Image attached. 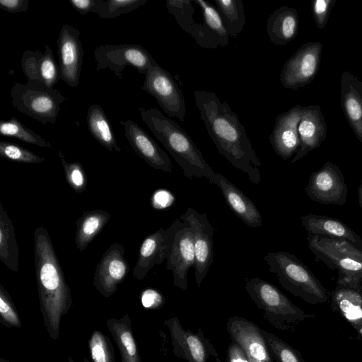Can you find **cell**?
Listing matches in <instances>:
<instances>
[{
	"label": "cell",
	"instance_id": "cell-43",
	"mask_svg": "<svg viewBox=\"0 0 362 362\" xmlns=\"http://www.w3.org/2000/svg\"><path fill=\"white\" fill-rule=\"evenodd\" d=\"M163 295L156 289L146 288L141 293V303L147 309H158L164 303Z\"/></svg>",
	"mask_w": 362,
	"mask_h": 362
},
{
	"label": "cell",
	"instance_id": "cell-16",
	"mask_svg": "<svg viewBox=\"0 0 362 362\" xmlns=\"http://www.w3.org/2000/svg\"><path fill=\"white\" fill-rule=\"evenodd\" d=\"M79 36L78 29L65 23L57 39L61 79L71 87H76L80 81L83 49Z\"/></svg>",
	"mask_w": 362,
	"mask_h": 362
},
{
	"label": "cell",
	"instance_id": "cell-37",
	"mask_svg": "<svg viewBox=\"0 0 362 362\" xmlns=\"http://www.w3.org/2000/svg\"><path fill=\"white\" fill-rule=\"evenodd\" d=\"M0 157L2 158L22 163H40L45 158L17 144L0 141Z\"/></svg>",
	"mask_w": 362,
	"mask_h": 362
},
{
	"label": "cell",
	"instance_id": "cell-6",
	"mask_svg": "<svg viewBox=\"0 0 362 362\" xmlns=\"http://www.w3.org/2000/svg\"><path fill=\"white\" fill-rule=\"evenodd\" d=\"M306 239L316 259L338 272L337 284L362 290V249L329 237L308 235Z\"/></svg>",
	"mask_w": 362,
	"mask_h": 362
},
{
	"label": "cell",
	"instance_id": "cell-28",
	"mask_svg": "<svg viewBox=\"0 0 362 362\" xmlns=\"http://www.w3.org/2000/svg\"><path fill=\"white\" fill-rule=\"evenodd\" d=\"M106 325L119 349L122 362H141L130 316L126 314L121 318L108 319Z\"/></svg>",
	"mask_w": 362,
	"mask_h": 362
},
{
	"label": "cell",
	"instance_id": "cell-39",
	"mask_svg": "<svg viewBox=\"0 0 362 362\" xmlns=\"http://www.w3.org/2000/svg\"><path fill=\"white\" fill-rule=\"evenodd\" d=\"M147 0L105 1L98 16L104 19L115 18L139 8Z\"/></svg>",
	"mask_w": 362,
	"mask_h": 362
},
{
	"label": "cell",
	"instance_id": "cell-41",
	"mask_svg": "<svg viewBox=\"0 0 362 362\" xmlns=\"http://www.w3.org/2000/svg\"><path fill=\"white\" fill-rule=\"evenodd\" d=\"M336 2L337 0H315L313 2L312 13L315 25L319 29L322 30L326 26Z\"/></svg>",
	"mask_w": 362,
	"mask_h": 362
},
{
	"label": "cell",
	"instance_id": "cell-29",
	"mask_svg": "<svg viewBox=\"0 0 362 362\" xmlns=\"http://www.w3.org/2000/svg\"><path fill=\"white\" fill-rule=\"evenodd\" d=\"M110 218L109 213L101 209L88 211L77 219L74 243L76 248L83 251L104 228Z\"/></svg>",
	"mask_w": 362,
	"mask_h": 362
},
{
	"label": "cell",
	"instance_id": "cell-38",
	"mask_svg": "<svg viewBox=\"0 0 362 362\" xmlns=\"http://www.w3.org/2000/svg\"><path fill=\"white\" fill-rule=\"evenodd\" d=\"M59 156L69 185L77 193L85 191L87 187V176L81 163L77 161L66 162L61 151H59Z\"/></svg>",
	"mask_w": 362,
	"mask_h": 362
},
{
	"label": "cell",
	"instance_id": "cell-48",
	"mask_svg": "<svg viewBox=\"0 0 362 362\" xmlns=\"http://www.w3.org/2000/svg\"><path fill=\"white\" fill-rule=\"evenodd\" d=\"M67 362H75L71 356H69L67 359ZM81 362H90L87 358H84L83 361Z\"/></svg>",
	"mask_w": 362,
	"mask_h": 362
},
{
	"label": "cell",
	"instance_id": "cell-1",
	"mask_svg": "<svg viewBox=\"0 0 362 362\" xmlns=\"http://www.w3.org/2000/svg\"><path fill=\"white\" fill-rule=\"evenodd\" d=\"M194 96L200 117L219 153L258 185L262 164L238 115L214 92L197 90Z\"/></svg>",
	"mask_w": 362,
	"mask_h": 362
},
{
	"label": "cell",
	"instance_id": "cell-44",
	"mask_svg": "<svg viewBox=\"0 0 362 362\" xmlns=\"http://www.w3.org/2000/svg\"><path fill=\"white\" fill-rule=\"evenodd\" d=\"M29 3L28 0H0V8L11 13L25 12Z\"/></svg>",
	"mask_w": 362,
	"mask_h": 362
},
{
	"label": "cell",
	"instance_id": "cell-14",
	"mask_svg": "<svg viewBox=\"0 0 362 362\" xmlns=\"http://www.w3.org/2000/svg\"><path fill=\"white\" fill-rule=\"evenodd\" d=\"M184 225L185 222L177 219L169 228H160L143 240L132 272L134 278L142 280L153 266L160 264L168 259L175 234Z\"/></svg>",
	"mask_w": 362,
	"mask_h": 362
},
{
	"label": "cell",
	"instance_id": "cell-4",
	"mask_svg": "<svg viewBox=\"0 0 362 362\" xmlns=\"http://www.w3.org/2000/svg\"><path fill=\"white\" fill-rule=\"evenodd\" d=\"M269 272L275 274L286 291L305 302L316 305L329 300V293L311 269L288 252H269L264 257Z\"/></svg>",
	"mask_w": 362,
	"mask_h": 362
},
{
	"label": "cell",
	"instance_id": "cell-36",
	"mask_svg": "<svg viewBox=\"0 0 362 362\" xmlns=\"http://www.w3.org/2000/svg\"><path fill=\"white\" fill-rule=\"evenodd\" d=\"M92 362H115V351L110 339L99 330H95L88 340Z\"/></svg>",
	"mask_w": 362,
	"mask_h": 362
},
{
	"label": "cell",
	"instance_id": "cell-49",
	"mask_svg": "<svg viewBox=\"0 0 362 362\" xmlns=\"http://www.w3.org/2000/svg\"><path fill=\"white\" fill-rule=\"evenodd\" d=\"M0 362H9L8 361H6V359L3 358H0Z\"/></svg>",
	"mask_w": 362,
	"mask_h": 362
},
{
	"label": "cell",
	"instance_id": "cell-21",
	"mask_svg": "<svg viewBox=\"0 0 362 362\" xmlns=\"http://www.w3.org/2000/svg\"><path fill=\"white\" fill-rule=\"evenodd\" d=\"M327 126L320 107L310 105L302 107L298 124L300 147L291 163H295L309 152L318 148L327 137Z\"/></svg>",
	"mask_w": 362,
	"mask_h": 362
},
{
	"label": "cell",
	"instance_id": "cell-3",
	"mask_svg": "<svg viewBox=\"0 0 362 362\" xmlns=\"http://www.w3.org/2000/svg\"><path fill=\"white\" fill-rule=\"evenodd\" d=\"M139 110L142 121L180 166L186 178L204 177L211 185L215 184L216 173L190 136L177 122L156 107H139Z\"/></svg>",
	"mask_w": 362,
	"mask_h": 362
},
{
	"label": "cell",
	"instance_id": "cell-47",
	"mask_svg": "<svg viewBox=\"0 0 362 362\" xmlns=\"http://www.w3.org/2000/svg\"><path fill=\"white\" fill-rule=\"evenodd\" d=\"M358 197L359 205L362 211V178L361 179L360 185L358 188Z\"/></svg>",
	"mask_w": 362,
	"mask_h": 362
},
{
	"label": "cell",
	"instance_id": "cell-2",
	"mask_svg": "<svg viewBox=\"0 0 362 362\" xmlns=\"http://www.w3.org/2000/svg\"><path fill=\"white\" fill-rule=\"evenodd\" d=\"M34 263L40 310L49 337L56 340L62 319L69 313L73 300L52 240L42 226L34 232Z\"/></svg>",
	"mask_w": 362,
	"mask_h": 362
},
{
	"label": "cell",
	"instance_id": "cell-25",
	"mask_svg": "<svg viewBox=\"0 0 362 362\" xmlns=\"http://www.w3.org/2000/svg\"><path fill=\"white\" fill-rule=\"evenodd\" d=\"M233 213L247 226L258 228L262 225V218L253 202L223 175L216 173L215 184Z\"/></svg>",
	"mask_w": 362,
	"mask_h": 362
},
{
	"label": "cell",
	"instance_id": "cell-8",
	"mask_svg": "<svg viewBox=\"0 0 362 362\" xmlns=\"http://www.w3.org/2000/svg\"><path fill=\"white\" fill-rule=\"evenodd\" d=\"M144 76L141 89L156 100L168 116L184 121L185 101L180 86L171 74L154 60Z\"/></svg>",
	"mask_w": 362,
	"mask_h": 362
},
{
	"label": "cell",
	"instance_id": "cell-11",
	"mask_svg": "<svg viewBox=\"0 0 362 362\" xmlns=\"http://www.w3.org/2000/svg\"><path fill=\"white\" fill-rule=\"evenodd\" d=\"M305 191L310 199L322 204L343 206L346 202L345 178L340 168L331 161L310 175Z\"/></svg>",
	"mask_w": 362,
	"mask_h": 362
},
{
	"label": "cell",
	"instance_id": "cell-46",
	"mask_svg": "<svg viewBox=\"0 0 362 362\" xmlns=\"http://www.w3.org/2000/svg\"><path fill=\"white\" fill-rule=\"evenodd\" d=\"M227 361L228 362H250L242 347L233 341L227 350Z\"/></svg>",
	"mask_w": 362,
	"mask_h": 362
},
{
	"label": "cell",
	"instance_id": "cell-15",
	"mask_svg": "<svg viewBox=\"0 0 362 362\" xmlns=\"http://www.w3.org/2000/svg\"><path fill=\"white\" fill-rule=\"evenodd\" d=\"M124 252L122 245L113 243L105 252L96 266L93 286L104 297L113 295L129 272Z\"/></svg>",
	"mask_w": 362,
	"mask_h": 362
},
{
	"label": "cell",
	"instance_id": "cell-13",
	"mask_svg": "<svg viewBox=\"0 0 362 362\" xmlns=\"http://www.w3.org/2000/svg\"><path fill=\"white\" fill-rule=\"evenodd\" d=\"M179 219L193 230L195 283L197 287H200L213 262L214 228L206 213H199L191 207H188Z\"/></svg>",
	"mask_w": 362,
	"mask_h": 362
},
{
	"label": "cell",
	"instance_id": "cell-34",
	"mask_svg": "<svg viewBox=\"0 0 362 362\" xmlns=\"http://www.w3.org/2000/svg\"><path fill=\"white\" fill-rule=\"evenodd\" d=\"M194 3L201 8L203 21L216 37L218 45L227 46L230 35L218 11L206 1L194 0Z\"/></svg>",
	"mask_w": 362,
	"mask_h": 362
},
{
	"label": "cell",
	"instance_id": "cell-10",
	"mask_svg": "<svg viewBox=\"0 0 362 362\" xmlns=\"http://www.w3.org/2000/svg\"><path fill=\"white\" fill-rule=\"evenodd\" d=\"M322 52V44L318 41L308 42L300 47L281 69L282 86L295 90L310 83L319 71Z\"/></svg>",
	"mask_w": 362,
	"mask_h": 362
},
{
	"label": "cell",
	"instance_id": "cell-45",
	"mask_svg": "<svg viewBox=\"0 0 362 362\" xmlns=\"http://www.w3.org/2000/svg\"><path fill=\"white\" fill-rule=\"evenodd\" d=\"M173 202V197L172 194L163 189L157 190L155 192L151 198L152 206L156 209H164L171 205Z\"/></svg>",
	"mask_w": 362,
	"mask_h": 362
},
{
	"label": "cell",
	"instance_id": "cell-22",
	"mask_svg": "<svg viewBox=\"0 0 362 362\" xmlns=\"http://www.w3.org/2000/svg\"><path fill=\"white\" fill-rule=\"evenodd\" d=\"M21 66L28 81H38L49 88L61 79L59 66L54 60L52 50L46 45L45 52L26 50L21 57Z\"/></svg>",
	"mask_w": 362,
	"mask_h": 362
},
{
	"label": "cell",
	"instance_id": "cell-5",
	"mask_svg": "<svg viewBox=\"0 0 362 362\" xmlns=\"http://www.w3.org/2000/svg\"><path fill=\"white\" fill-rule=\"evenodd\" d=\"M245 290L264 318L275 329L293 330L300 322L315 317L294 305L276 286L258 277L247 278Z\"/></svg>",
	"mask_w": 362,
	"mask_h": 362
},
{
	"label": "cell",
	"instance_id": "cell-42",
	"mask_svg": "<svg viewBox=\"0 0 362 362\" xmlns=\"http://www.w3.org/2000/svg\"><path fill=\"white\" fill-rule=\"evenodd\" d=\"M69 4L71 6L80 14L85 16L88 13L93 12L100 13L104 0H70Z\"/></svg>",
	"mask_w": 362,
	"mask_h": 362
},
{
	"label": "cell",
	"instance_id": "cell-32",
	"mask_svg": "<svg viewBox=\"0 0 362 362\" xmlns=\"http://www.w3.org/2000/svg\"><path fill=\"white\" fill-rule=\"evenodd\" d=\"M229 35L236 38L246 23L241 0H214Z\"/></svg>",
	"mask_w": 362,
	"mask_h": 362
},
{
	"label": "cell",
	"instance_id": "cell-19",
	"mask_svg": "<svg viewBox=\"0 0 362 362\" xmlns=\"http://www.w3.org/2000/svg\"><path fill=\"white\" fill-rule=\"evenodd\" d=\"M124 135L132 149L151 167L165 173L173 171V165L167 153L150 135L133 120L120 121Z\"/></svg>",
	"mask_w": 362,
	"mask_h": 362
},
{
	"label": "cell",
	"instance_id": "cell-9",
	"mask_svg": "<svg viewBox=\"0 0 362 362\" xmlns=\"http://www.w3.org/2000/svg\"><path fill=\"white\" fill-rule=\"evenodd\" d=\"M97 64L95 70L110 69L119 78L127 66L135 68L139 74H146L154 61L147 49L139 45H101L94 51Z\"/></svg>",
	"mask_w": 362,
	"mask_h": 362
},
{
	"label": "cell",
	"instance_id": "cell-26",
	"mask_svg": "<svg viewBox=\"0 0 362 362\" xmlns=\"http://www.w3.org/2000/svg\"><path fill=\"white\" fill-rule=\"evenodd\" d=\"M331 305L362 337V290L337 284L331 292Z\"/></svg>",
	"mask_w": 362,
	"mask_h": 362
},
{
	"label": "cell",
	"instance_id": "cell-18",
	"mask_svg": "<svg viewBox=\"0 0 362 362\" xmlns=\"http://www.w3.org/2000/svg\"><path fill=\"white\" fill-rule=\"evenodd\" d=\"M195 264L193 230L185 225L175 234L174 243L167 259L166 269L173 274V284L182 291L187 289V273Z\"/></svg>",
	"mask_w": 362,
	"mask_h": 362
},
{
	"label": "cell",
	"instance_id": "cell-17",
	"mask_svg": "<svg viewBox=\"0 0 362 362\" xmlns=\"http://www.w3.org/2000/svg\"><path fill=\"white\" fill-rule=\"evenodd\" d=\"M226 329L232 341L242 347L250 362H272L262 329L255 323L233 316L227 320Z\"/></svg>",
	"mask_w": 362,
	"mask_h": 362
},
{
	"label": "cell",
	"instance_id": "cell-20",
	"mask_svg": "<svg viewBox=\"0 0 362 362\" xmlns=\"http://www.w3.org/2000/svg\"><path fill=\"white\" fill-rule=\"evenodd\" d=\"M302 106L296 105L288 111L279 114L269 139L274 152L284 160L296 154L300 147L298 124Z\"/></svg>",
	"mask_w": 362,
	"mask_h": 362
},
{
	"label": "cell",
	"instance_id": "cell-30",
	"mask_svg": "<svg viewBox=\"0 0 362 362\" xmlns=\"http://www.w3.org/2000/svg\"><path fill=\"white\" fill-rule=\"evenodd\" d=\"M87 127L93 137L110 151L120 152L113 129L103 107L91 105L86 116Z\"/></svg>",
	"mask_w": 362,
	"mask_h": 362
},
{
	"label": "cell",
	"instance_id": "cell-31",
	"mask_svg": "<svg viewBox=\"0 0 362 362\" xmlns=\"http://www.w3.org/2000/svg\"><path fill=\"white\" fill-rule=\"evenodd\" d=\"M18 257V246L12 221L0 202V260L9 269L17 272Z\"/></svg>",
	"mask_w": 362,
	"mask_h": 362
},
{
	"label": "cell",
	"instance_id": "cell-27",
	"mask_svg": "<svg viewBox=\"0 0 362 362\" xmlns=\"http://www.w3.org/2000/svg\"><path fill=\"white\" fill-rule=\"evenodd\" d=\"M299 28V17L295 8L282 6L274 10L267 21V32L271 42L284 46L292 41Z\"/></svg>",
	"mask_w": 362,
	"mask_h": 362
},
{
	"label": "cell",
	"instance_id": "cell-24",
	"mask_svg": "<svg viewBox=\"0 0 362 362\" xmlns=\"http://www.w3.org/2000/svg\"><path fill=\"white\" fill-rule=\"evenodd\" d=\"M300 221L308 235L325 236L349 242L362 249V238L342 221L327 216L309 214Z\"/></svg>",
	"mask_w": 362,
	"mask_h": 362
},
{
	"label": "cell",
	"instance_id": "cell-33",
	"mask_svg": "<svg viewBox=\"0 0 362 362\" xmlns=\"http://www.w3.org/2000/svg\"><path fill=\"white\" fill-rule=\"evenodd\" d=\"M0 134L4 136L15 138L30 144L52 148L49 141L25 127L14 117H11L7 121H0Z\"/></svg>",
	"mask_w": 362,
	"mask_h": 362
},
{
	"label": "cell",
	"instance_id": "cell-35",
	"mask_svg": "<svg viewBox=\"0 0 362 362\" xmlns=\"http://www.w3.org/2000/svg\"><path fill=\"white\" fill-rule=\"evenodd\" d=\"M269 351L276 362H305L301 354L272 333L262 329Z\"/></svg>",
	"mask_w": 362,
	"mask_h": 362
},
{
	"label": "cell",
	"instance_id": "cell-7",
	"mask_svg": "<svg viewBox=\"0 0 362 362\" xmlns=\"http://www.w3.org/2000/svg\"><path fill=\"white\" fill-rule=\"evenodd\" d=\"M11 96L16 110L44 125L56 123L60 105L68 100L59 90L33 81L25 84L15 83Z\"/></svg>",
	"mask_w": 362,
	"mask_h": 362
},
{
	"label": "cell",
	"instance_id": "cell-23",
	"mask_svg": "<svg viewBox=\"0 0 362 362\" xmlns=\"http://www.w3.org/2000/svg\"><path fill=\"white\" fill-rule=\"evenodd\" d=\"M341 105L358 140L362 143V81L345 71L340 78Z\"/></svg>",
	"mask_w": 362,
	"mask_h": 362
},
{
	"label": "cell",
	"instance_id": "cell-12",
	"mask_svg": "<svg viewBox=\"0 0 362 362\" xmlns=\"http://www.w3.org/2000/svg\"><path fill=\"white\" fill-rule=\"evenodd\" d=\"M164 325L169 329L173 352L177 358L187 362H209L214 356L220 362L218 354L200 329L196 334L185 329L177 317L165 320Z\"/></svg>",
	"mask_w": 362,
	"mask_h": 362
},
{
	"label": "cell",
	"instance_id": "cell-40",
	"mask_svg": "<svg viewBox=\"0 0 362 362\" xmlns=\"http://www.w3.org/2000/svg\"><path fill=\"white\" fill-rule=\"evenodd\" d=\"M0 320L7 328H21V321L6 289L0 284Z\"/></svg>",
	"mask_w": 362,
	"mask_h": 362
}]
</instances>
